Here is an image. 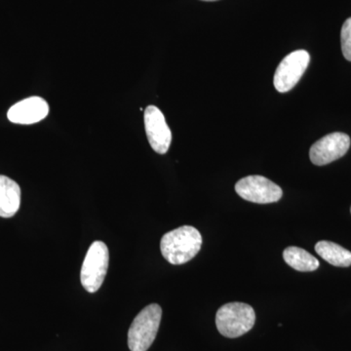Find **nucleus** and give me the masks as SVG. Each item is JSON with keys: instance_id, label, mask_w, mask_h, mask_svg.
Segmentation results:
<instances>
[{"instance_id": "obj_1", "label": "nucleus", "mask_w": 351, "mask_h": 351, "mask_svg": "<svg viewBox=\"0 0 351 351\" xmlns=\"http://www.w3.org/2000/svg\"><path fill=\"white\" fill-rule=\"evenodd\" d=\"M202 246V237L191 226H180L163 235L161 254L172 265H182L193 260Z\"/></svg>"}, {"instance_id": "obj_2", "label": "nucleus", "mask_w": 351, "mask_h": 351, "mask_svg": "<svg viewBox=\"0 0 351 351\" xmlns=\"http://www.w3.org/2000/svg\"><path fill=\"white\" fill-rule=\"evenodd\" d=\"M255 322V311L244 302H228L219 307L216 314L217 328L226 338L243 336L250 331Z\"/></svg>"}, {"instance_id": "obj_3", "label": "nucleus", "mask_w": 351, "mask_h": 351, "mask_svg": "<svg viewBox=\"0 0 351 351\" xmlns=\"http://www.w3.org/2000/svg\"><path fill=\"white\" fill-rule=\"evenodd\" d=\"M162 309L157 304L145 306L136 316L128 332V346L131 351H147L156 338L160 326Z\"/></svg>"}, {"instance_id": "obj_4", "label": "nucleus", "mask_w": 351, "mask_h": 351, "mask_svg": "<svg viewBox=\"0 0 351 351\" xmlns=\"http://www.w3.org/2000/svg\"><path fill=\"white\" fill-rule=\"evenodd\" d=\"M110 253L103 241H95L90 246L83 262L80 280L85 290L95 293L101 288L107 276Z\"/></svg>"}, {"instance_id": "obj_5", "label": "nucleus", "mask_w": 351, "mask_h": 351, "mask_svg": "<svg viewBox=\"0 0 351 351\" xmlns=\"http://www.w3.org/2000/svg\"><path fill=\"white\" fill-rule=\"evenodd\" d=\"M235 191L240 197L258 204L277 202L283 195L278 184L263 176H248L235 184Z\"/></svg>"}, {"instance_id": "obj_6", "label": "nucleus", "mask_w": 351, "mask_h": 351, "mask_svg": "<svg viewBox=\"0 0 351 351\" xmlns=\"http://www.w3.org/2000/svg\"><path fill=\"white\" fill-rule=\"evenodd\" d=\"M311 56L306 50H297L287 55L274 75V87L280 93L290 91L301 80L308 66Z\"/></svg>"}, {"instance_id": "obj_7", "label": "nucleus", "mask_w": 351, "mask_h": 351, "mask_svg": "<svg viewBox=\"0 0 351 351\" xmlns=\"http://www.w3.org/2000/svg\"><path fill=\"white\" fill-rule=\"evenodd\" d=\"M350 147V136L335 132L321 138L313 145L309 151V158L314 165H327L345 156Z\"/></svg>"}, {"instance_id": "obj_8", "label": "nucleus", "mask_w": 351, "mask_h": 351, "mask_svg": "<svg viewBox=\"0 0 351 351\" xmlns=\"http://www.w3.org/2000/svg\"><path fill=\"white\" fill-rule=\"evenodd\" d=\"M144 119L145 133L152 149L165 154L172 142V132L163 113L156 106H149L145 108Z\"/></svg>"}, {"instance_id": "obj_9", "label": "nucleus", "mask_w": 351, "mask_h": 351, "mask_svg": "<svg viewBox=\"0 0 351 351\" xmlns=\"http://www.w3.org/2000/svg\"><path fill=\"white\" fill-rule=\"evenodd\" d=\"M49 105L40 97H29L10 108L7 117L11 122L23 125L38 123L47 117Z\"/></svg>"}, {"instance_id": "obj_10", "label": "nucleus", "mask_w": 351, "mask_h": 351, "mask_svg": "<svg viewBox=\"0 0 351 351\" xmlns=\"http://www.w3.org/2000/svg\"><path fill=\"white\" fill-rule=\"evenodd\" d=\"M21 189L10 178L0 175V217L11 218L19 211Z\"/></svg>"}, {"instance_id": "obj_11", "label": "nucleus", "mask_w": 351, "mask_h": 351, "mask_svg": "<svg viewBox=\"0 0 351 351\" xmlns=\"http://www.w3.org/2000/svg\"><path fill=\"white\" fill-rule=\"evenodd\" d=\"M315 251L323 260L335 267H348L351 265V252L341 245L331 241H319L315 245Z\"/></svg>"}, {"instance_id": "obj_12", "label": "nucleus", "mask_w": 351, "mask_h": 351, "mask_svg": "<svg viewBox=\"0 0 351 351\" xmlns=\"http://www.w3.org/2000/svg\"><path fill=\"white\" fill-rule=\"evenodd\" d=\"M283 258L288 265L298 271H314L319 267V261L299 247L286 248L283 252Z\"/></svg>"}, {"instance_id": "obj_13", "label": "nucleus", "mask_w": 351, "mask_h": 351, "mask_svg": "<svg viewBox=\"0 0 351 351\" xmlns=\"http://www.w3.org/2000/svg\"><path fill=\"white\" fill-rule=\"evenodd\" d=\"M341 41L343 57L351 62V18L346 20L341 27Z\"/></svg>"}, {"instance_id": "obj_14", "label": "nucleus", "mask_w": 351, "mask_h": 351, "mask_svg": "<svg viewBox=\"0 0 351 351\" xmlns=\"http://www.w3.org/2000/svg\"><path fill=\"white\" fill-rule=\"evenodd\" d=\"M203 1H217V0H203Z\"/></svg>"}, {"instance_id": "obj_15", "label": "nucleus", "mask_w": 351, "mask_h": 351, "mask_svg": "<svg viewBox=\"0 0 351 351\" xmlns=\"http://www.w3.org/2000/svg\"><path fill=\"white\" fill-rule=\"evenodd\" d=\"M350 212H351V209H350Z\"/></svg>"}]
</instances>
